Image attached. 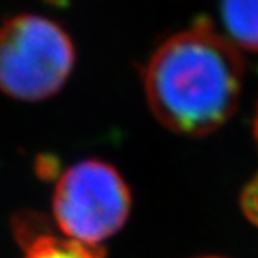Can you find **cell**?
<instances>
[{
  "label": "cell",
  "mask_w": 258,
  "mask_h": 258,
  "mask_svg": "<svg viewBox=\"0 0 258 258\" xmlns=\"http://www.w3.org/2000/svg\"><path fill=\"white\" fill-rule=\"evenodd\" d=\"M255 136L258 139V111H256V117H255Z\"/></svg>",
  "instance_id": "obj_7"
},
{
  "label": "cell",
  "mask_w": 258,
  "mask_h": 258,
  "mask_svg": "<svg viewBox=\"0 0 258 258\" xmlns=\"http://www.w3.org/2000/svg\"><path fill=\"white\" fill-rule=\"evenodd\" d=\"M221 19L235 47L258 52V0H221Z\"/></svg>",
  "instance_id": "obj_4"
},
{
  "label": "cell",
  "mask_w": 258,
  "mask_h": 258,
  "mask_svg": "<svg viewBox=\"0 0 258 258\" xmlns=\"http://www.w3.org/2000/svg\"><path fill=\"white\" fill-rule=\"evenodd\" d=\"M243 60L238 49L198 20L159 45L146 67L144 91L153 114L188 136L216 131L238 106Z\"/></svg>",
  "instance_id": "obj_1"
},
{
  "label": "cell",
  "mask_w": 258,
  "mask_h": 258,
  "mask_svg": "<svg viewBox=\"0 0 258 258\" xmlns=\"http://www.w3.org/2000/svg\"><path fill=\"white\" fill-rule=\"evenodd\" d=\"M74 45L57 24L22 14L0 25V91L14 99L42 101L64 86Z\"/></svg>",
  "instance_id": "obj_2"
},
{
  "label": "cell",
  "mask_w": 258,
  "mask_h": 258,
  "mask_svg": "<svg viewBox=\"0 0 258 258\" xmlns=\"http://www.w3.org/2000/svg\"><path fill=\"white\" fill-rule=\"evenodd\" d=\"M210 258H216V256H210Z\"/></svg>",
  "instance_id": "obj_8"
},
{
  "label": "cell",
  "mask_w": 258,
  "mask_h": 258,
  "mask_svg": "<svg viewBox=\"0 0 258 258\" xmlns=\"http://www.w3.org/2000/svg\"><path fill=\"white\" fill-rule=\"evenodd\" d=\"M52 210L67 240L97 246L126 223L131 193L111 164L89 159L66 169L54 189Z\"/></svg>",
  "instance_id": "obj_3"
},
{
  "label": "cell",
  "mask_w": 258,
  "mask_h": 258,
  "mask_svg": "<svg viewBox=\"0 0 258 258\" xmlns=\"http://www.w3.org/2000/svg\"><path fill=\"white\" fill-rule=\"evenodd\" d=\"M24 258H104L97 246H86L72 240L37 235L25 245Z\"/></svg>",
  "instance_id": "obj_5"
},
{
  "label": "cell",
  "mask_w": 258,
  "mask_h": 258,
  "mask_svg": "<svg viewBox=\"0 0 258 258\" xmlns=\"http://www.w3.org/2000/svg\"><path fill=\"white\" fill-rule=\"evenodd\" d=\"M241 208L246 218L258 226V174L246 184L241 193Z\"/></svg>",
  "instance_id": "obj_6"
}]
</instances>
